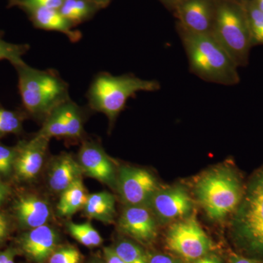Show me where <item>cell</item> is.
Instances as JSON below:
<instances>
[{
    "mask_svg": "<svg viewBox=\"0 0 263 263\" xmlns=\"http://www.w3.org/2000/svg\"><path fill=\"white\" fill-rule=\"evenodd\" d=\"M28 44H15L7 42L0 34V60H8L12 65L22 61V57L29 50Z\"/></svg>",
    "mask_w": 263,
    "mask_h": 263,
    "instance_id": "26",
    "label": "cell"
},
{
    "mask_svg": "<svg viewBox=\"0 0 263 263\" xmlns=\"http://www.w3.org/2000/svg\"><path fill=\"white\" fill-rule=\"evenodd\" d=\"M22 130V117L16 111L0 105V137L18 134Z\"/></svg>",
    "mask_w": 263,
    "mask_h": 263,
    "instance_id": "25",
    "label": "cell"
},
{
    "mask_svg": "<svg viewBox=\"0 0 263 263\" xmlns=\"http://www.w3.org/2000/svg\"><path fill=\"white\" fill-rule=\"evenodd\" d=\"M13 65L18 74L22 105L31 117L43 122L53 109L70 99L69 85L57 70L33 68L24 60Z\"/></svg>",
    "mask_w": 263,
    "mask_h": 263,
    "instance_id": "2",
    "label": "cell"
},
{
    "mask_svg": "<svg viewBox=\"0 0 263 263\" xmlns=\"http://www.w3.org/2000/svg\"><path fill=\"white\" fill-rule=\"evenodd\" d=\"M59 235L48 224L29 230L20 239L24 253L35 263H45L57 249Z\"/></svg>",
    "mask_w": 263,
    "mask_h": 263,
    "instance_id": "15",
    "label": "cell"
},
{
    "mask_svg": "<svg viewBox=\"0 0 263 263\" xmlns=\"http://www.w3.org/2000/svg\"><path fill=\"white\" fill-rule=\"evenodd\" d=\"M245 189L233 170L220 167L209 171L198 180L195 193L207 216L221 220L236 210Z\"/></svg>",
    "mask_w": 263,
    "mask_h": 263,
    "instance_id": "6",
    "label": "cell"
},
{
    "mask_svg": "<svg viewBox=\"0 0 263 263\" xmlns=\"http://www.w3.org/2000/svg\"><path fill=\"white\" fill-rule=\"evenodd\" d=\"M79 162L84 174L114 187L117 178L111 160L103 147L95 141H84L79 153Z\"/></svg>",
    "mask_w": 263,
    "mask_h": 263,
    "instance_id": "12",
    "label": "cell"
},
{
    "mask_svg": "<svg viewBox=\"0 0 263 263\" xmlns=\"http://www.w3.org/2000/svg\"><path fill=\"white\" fill-rule=\"evenodd\" d=\"M10 171H11L10 169H8L6 166L0 162V174L8 175L10 174Z\"/></svg>",
    "mask_w": 263,
    "mask_h": 263,
    "instance_id": "38",
    "label": "cell"
},
{
    "mask_svg": "<svg viewBox=\"0 0 263 263\" xmlns=\"http://www.w3.org/2000/svg\"><path fill=\"white\" fill-rule=\"evenodd\" d=\"M170 10L174 11L176 7L179 4L181 0H159Z\"/></svg>",
    "mask_w": 263,
    "mask_h": 263,
    "instance_id": "35",
    "label": "cell"
},
{
    "mask_svg": "<svg viewBox=\"0 0 263 263\" xmlns=\"http://www.w3.org/2000/svg\"><path fill=\"white\" fill-rule=\"evenodd\" d=\"M15 251L8 249L4 252H0V263H7L10 259L14 258Z\"/></svg>",
    "mask_w": 263,
    "mask_h": 263,
    "instance_id": "34",
    "label": "cell"
},
{
    "mask_svg": "<svg viewBox=\"0 0 263 263\" xmlns=\"http://www.w3.org/2000/svg\"><path fill=\"white\" fill-rule=\"evenodd\" d=\"M49 139L36 134L29 141H22L15 147L13 169L15 176L22 181L35 179L42 168Z\"/></svg>",
    "mask_w": 263,
    "mask_h": 263,
    "instance_id": "11",
    "label": "cell"
},
{
    "mask_svg": "<svg viewBox=\"0 0 263 263\" xmlns=\"http://www.w3.org/2000/svg\"><path fill=\"white\" fill-rule=\"evenodd\" d=\"M85 117L84 109L69 99L48 114L37 134L49 140L51 138L80 140L84 136Z\"/></svg>",
    "mask_w": 263,
    "mask_h": 263,
    "instance_id": "8",
    "label": "cell"
},
{
    "mask_svg": "<svg viewBox=\"0 0 263 263\" xmlns=\"http://www.w3.org/2000/svg\"><path fill=\"white\" fill-rule=\"evenodd\" d=\"M15 155H16L15 148H8L0 145V162L10 171L13 170Z\"/></svg>",
    "mask_w": 263,
    "mask_h": 263,
    "instance_id": "29",
    "label": "cell"
},
{
    "mask_svg": "<svg viewBox=\"0 0 263 263\" xmlns=\"http://www.w3.org/2000/svg\"><path fill=\"white\" fill-rule=\"evenodd\" d=\"M9 193V190L8 186L5 183L0 181V205L3 203V201L6 199L7 196Z\"/></svg>",
    "mask_w": 263,
    "mask_h": 263,
    "instance_id": "36",
    "label": "cell"
},
{
    "mask_svg": "<svg viewBox=\"0 0 263 263\" xmlns=\"http://www.w3.org/2000/svg\"><path fill=\"white\" fill-rule=\"evenodd\" d=\"M254 5L263 13V0H252Z\"/></svg>",
    "mask_w": 263,
    "mask_h": 263,
    "instance_id": "39",
    "label": "cell"
},
{
    "mask_svg": "<svg viewBox=\"0 0 263 263\" xmlns=\"http://www.w3.org/2000/svg\"><path fill=\"white\" fill-rule=\"evenodd\" d=\"M119 230L143 243H148L157 235L155 218L146 206H127L119 220Z\"/></svg>",
    "mask_w": 263,
    "mask_h": 263,
    "instance_id": "14",
    "label": "cell"
},
{
    "mask_svg": "<svg viewBox=\"0 0 263 263\" xmlns=\"http://www.w3.org/2000/svg\"><path fill=\"white\" fill-rule=\"evenodd\" d=\"M190 70L207 82L234 86L240 82L238 66L212 34L189 31L176 24Z\"/></svg>",
    "mask_w": 263,
    "mask_h": 263,
    "instance_id": "1",
    "label": "cell"
},
{
    "mask_svg": "<svg viewBox=\"0 0 263 263\" xmlns=\"http://www.w3.org/2000/svg\"><path fill=\"white\" fill-rule=\"evenodd\" d=\"M162 221L179 219L188 215L193 209L191 197L181 186L159 189L148 205Z\"/></svg>",
    "mask_w": 263,
    "mask_h": 263,
    "instance_id": "13",
    "label": "cell"
},
{
    "mask_svg": "<svg viewBox=\"0 0 263 263\" xmlns=\"http://www.w3.org/2000/svg\"><path fill=\"white\" fill-rule=\"evenodd\" d=\"M8 232V221L3 214H0V242L2 241Z\"/></svg>",
    "mask_w": 263,
    "mask_h": 263,
    "instance_id": "33",
    "label": "cell"
},
{
    "mask_svg": "<svg viewBox=\"0 0 263 263\" xmlns=\"http://www.w3.org/2000/svg\"><path fill=\"white\" fill-rule=\"evenodd\" d=\"M237 1L239 2V3H242V4H247L248 0H237Z\"/></svg>",
    "mask_w": 263,
    "mask_h": 263,
    "instance_id": "41",
    "label": "cell"
},
{
    "mask_svg": "<svg viewBox=\"0 0 263 263\" xmlns=\"http://www.w3.org/2000/svg\"><path fill=\"white\" fill-rule=\"evenodd\" d=\"M117 186L127 206L148 207L151 199L160 189L149 171L129 166L119 170Z\"/></svg>",
    "mask_w": 263,
    "mask_h": 263,
    "instance_id": "9",
    "label": "cell"
},
{
    "mask_svg": "<svg viewBox=\"0 0 263 263\" xmlns=\"http://www.w3.org/2000/svg\"><path fill=\"white\" fill-rule=\"evenodd\" d=\"M14 209L19 224L29 230L47 224L51 216L49 204L36 195L21 197L15 202Z\"/></svg>",
    "mask_w": 263,
    "mask_h": 263,
    "instance_id": "17",
    "label": "cell"
},
{
    "mask_svg": "<svg viewBox=\"0 0 263 263\" xmlns=\"http://www.w3.org/2000/svg\"><path fill=\"white\" fill-rule=\"evenodd\" d=\"M229 263H262L256 258H249L243 256L233 255L230 259Z\"/></svg>",
    "mask_w": 263,
    "mask_h": 263,
    "instance_id": "32",
    "label": "cell"
},
{
    "mask_svg": "<svg viewBox=\"0 0 263 263\" xmlns=\"http://www.w3.org/2000/svg\"><path fill=\"white\" fill-rule=\"evenodd\" d=\"M67 230L77 241L85 247L91 248L99 247L103 243L101 235L91 223L76 224L70 221L67 224Z\"/></svg>",
    "mask_w": 263,
    "mask_h": 263,
    "instance_id": "22",
    "label": "cell"
},
{
    "mask_svg": "<svg viewBox=\"0 0 263 263\" xmlns=\"http://www.w3.org/2000/svg\"><path fill=\"white\" fill-rule=\"evenodd\" d=\"M87 194L82 179L76 180L69 187L61 193L60 201L57 203V213L61 216H70L84 209L87 202Z\"/></svg>",
    "mask_w": 263,
    "mask_h": 263,
    "instance_id": "20",
    "label": "cell"
},
{
    "mask_svg": "<svg viewBox=\"0 0 263 263\" xmlns=\"http://www.w3.org/2000/svg\"><path fill=\"white\" fill-rule=\"evenodd\" d=\"M84 210L91 219L111 223L116 215L115 197L106 191L89 195Z\"/></svg>",
    "mask_w": 263,
    "mask_h": 263,
    "instance_id": "19",
    "label": "cell"
},
{
    "mask_svg": "<svg viewBox=\"0 0 263 263\" xmlns=\"http://www.w3.org/2000/svg\"><path fill=\"white\" fill-rule=\"evenodd\" d=\"M246 5L237 0H216L212 32L238 67L248 65L253 47Z\"/></svg>",
    "mask_w": 263,
    "mask_h": 263,
    "instance_id": "5",
    "label": "cell"
},
{
    "mask_svg": "<svg viewBox=\"0 0 263 263\" xmlns=\"http://www.w3.org/2000/svg\"><path fill=\"white\" fill-rule=\"evenodd\" d=\"M114 249L125 263H148L149 261L145 251L129 240H121Z\"/></svg>",
    "mask_w": 263,
    "mask_h": 263,
    "instance_id": "23",
    "label": "cell"
},
{
    "mask_svg": "<svg viewBox=\"0 0 263 263\" xmlns=\"http://www.w3.org/2000/svg\"><path fill=\"white\" fill-rule=\"evenodd\" d=\"M235 240L247 253L263 259V167L252 176L233 213Z\"/></svg>",
    "mask_w": 263,
    "mask_h": 263,
    "instance_id": "4",
    "label": "cell"
},
{
    "mask_svg": "<svg viewBox=\"0 0 263 263\" xmlns=\"http://www.w3.org/2000/svg\"><path fill=\"white\" fill-rule=\"evenodd\" d=\"M82 174L79 161L69 154H63L53 160L48 174V183L53 191L62 193L76 180L81 179Z\"/></svg>",
    "mask_w": 263,
    "mask_h": 263,
    "instance_id": "18",
    "label": "cell"
},
{
    "mask_svg": "<svg viewBox=\"0 0 263 263\" xmlns=\"http://www.w3.org/2000/svg\"><path fill=\"white\" fill-rule=\"evenodd\" d=\"M102 9L95 0H65L59 10L76 27L91 20Z\"/></svg>",
    "mask_w": 263,
    "mask_h": 263,
    "instance_id": "21",
    "label": "cell"
},
{
    "mask_svg": "<svg viewBox=\"0 0 263 263\" xmlns=\"http://www.w3.org/2000/svg\"><path fill=\"white\" fill-rule=\"evenodd\" d=\"M195 263H220V262L216 257L208 256V257H202L201 258L197 259Z\"/></svg>",
    "mask_w": 263,
    "mask_h": 263,
    "instance_id": "37",
    "label": "cell"
},
{
    "mask_svg": "<svg viewBox=\"0 0 263 263\" xmlns=\"http://www.w3.org/2000/svg\"><path fill=\"white\" fill-rule=\"evenodd\" d=\"M92 263H103V262H101V261H98V262H94Z\"/></svg>",
    "mask_w": 263,
    "mask_h": 263,
    "instance_id": "42",
    "label": "cell"
},
{
    "mask_svg": "<svg viewBox=\"0 0 263 263\" xmlns=\"http://www.w3.org/2000/svg\"><path fill=\"white\" fill-rule=\"evenodd\" d=\"M95 1L98 3L99 4L101 5L103 8H105L110 5L112 0H95Z\"/></svg>",
    "mask_w": 263,
    "mask_h": 263,
    "instance_id": "40",
    "label": "cell"
},
{
    "mask_svg": "<svg viewBox=\"0 0 263 263\" xmlns=\"http://www.w3.org/2000/svg\"><path fill=\"white\" fill-rule=\"evenodd\" d=\"M166 245L169 250L186 260L201 258L212 247L210 238L195 216L173 224L166 235Z\"/></svg>",
    "mask_w": 263,
    "mask_h": 263,
    "instance_id": "7",
    "label": "cell"
},
{
    "mask_svg": "<svg viewBox=\"0 0 263 263\" xmlns=\"http://www.w3.org/2000/svg\"><path fill=\"white\" fill-rule=\"evenodd\" d=\"M81 254L75 247H67L57 248L48 259V263H81Z\"/></svg>",
    "mask_w": 263,
    "mask_h": 263,
    "instance_id": "27",
    "label": "cell"
},
{
    "mask_svg": "<svg viewBox=\"0 0 263 263\" xmlns=\"http://www.w3.org/2000/svg\"><path fill=\"white\" fill-rule=\"evenodd\" d=\"M160 87L157 81L144 80L133 74L114 76L99 72L86 92L88 106L92 111L105 114L110 124H113L129 98H136L139 91H156Z\"/></svg>",
    "mask_w": 263,
    "mask_h": 263,
    "instance_id": "3",
    "label": "cell"
},
{
    "mask_svg": "<svg viewBox=\"0 0 263 263\" xmlns=\"http://www.w3.org/2000/svg\"><path fill=\"white\" fill-rule=\"evenodd\" d=\"M35 28L62 33L72 43L82 38V33L62 14L59 9L49 8H28L22 10Z\"/></svg>",
    "mask_w": 263,
    "mask_h": 263,
    "instance_id": "16",
    "label": "cell"
},
{
    "mask_svg": "<svg viewBox=\"0 0 263 263\" xmlns=\"http://www.w3.org/2000/svg\"><path fill=\"white\" fill-rule=\"evenodd\" d=\"M216 11V0H181L174 10L177 23L199 34H212Z\"/></svg>",
    "mask_w": 263,
    "mask_h": 263,
    "instance_id": "10",
    "label": "cell"
},
{
    "mask_svg": "<svg viewBox=\"0 0 263 263\" xmlns=\"http://www.w3.org/2000/svg\"><path fill=\"white\" fill-rule=\"evenodd\" d=\"M65 0H8V7L24 10L28 8H49L60 9Z\"/></svg>",
    "mask_w": 263,
    "mask_h": 263,
    "instance_id": "28",
    "label": "cell"
},
{
    "mask_svg": "<svg viewBox=\"0 0 263 263\" xmlns=\"http://www.w3.org/2000/svg\"><path fill=\"white\" fill-rule=\"evenodd\" d=\"M103 253L105 263H125L116 253L114 248H111V247H105V248H104Z\"/></svg>",
    "mask_w": 263,
    "mask_h": 263,
    "instance_id": "30",
    "label": "cell"
},
{
    "mask_svg": "<svg viewBox=\"0 0 263 263\" xmlns=\"http://www.w3.org/2000/svg\"><path fill=\"white\" fill-rule=\"evenodd\" d=\"M246 7L252 46H261L263 45V13L254 5L252 0H248Z\"/></svg>",
    "mask_w": 263,
    "mask_h": 263,
    "instance_id": "24",
    "label": "cell"
},
{
    "mask_svg": "<svg viewBox=\"0 0 263 263\" xmlns=\"http://www.w3.org/2000/svg\"><path fill=\"white\" fill-rule=\"evenodd\" d=\"M148 263H179V262L165 254H155L149 258Z\"/></svg>",
    "mask_w": 263,
    "mask_h": 263,
    "instance_id": "31",
    "label": "cell"
}]
</instances>
